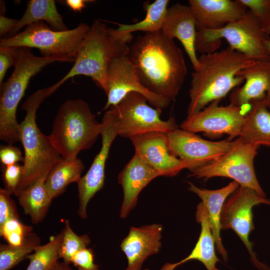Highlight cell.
<instances>
[{"instance_id": "1", "label": "cell", "mask_w": 270, "mask_h": 270, "mask_svg": "<svg viewBox=\"0 0 270 270\" xmlns=\"http://www.w3.org/2000/svg\"><path fill=\"white\" fill-rule=\"evenodd\" d=\"M128 58L142 84L172 101L188 74L182 50L160 30L140 36L129 46Z\"/></svg>"}, {"instance_id": "2", "label": "cell", "mask_w": 270, "mask_h": 270, "mask_svg": "<svg viewBox=\"0 0 270 270\" xmlns=\"http://www.w3.org/2000/svg\"><path fill=\"white\" fill-rule=\"evenodd\" d=\"M200 67L192 74L188 116L198 112L211 102L221 100L244 79L238 73L256 62L228 46L219 52L203 54Z\"/></svg>"}, {"instance_id": "3", "label": "cell", "mask_w": 270, "mask_h": 270, "mask_svg": "<svg viewBox=\"0 0 270 270\" xmlns=\"http://www.w3.org/2000/svg\"><path fill=\"white\" fill-rule=\"evenodd\" d=\"M133 38L132 33L120 32L95 20L90 26L70 71L55 84L59 88L76 76H89L106 93L107 76L112 58L128 55Z\"/></svg>"}, {"instance_id": "4", "label": "cell", "mask_w": 270, "mask_h": 270, "mask_svg": "<svg viewBox=\"0 0 270 270\" xmlns=\"http://www.w3.org/2000/svg\"><path fill=\"white\" fill-rule=\"evenodd\" d=\"M58 88L54 86L39 90L29 96L22 109L26 115L19 124L20 141L24 150L22 176L17 194L40 178H46L62 159L50 140L41 132L36 123V111L42 101Z\"/></svg>"}, {"instance_id": "5", "label": "cell", "mask_w": 270, "mask_h": 270, "mask_svg": "<svg viewBox=\"0 0 270 270\" xmlns=\"http://www.w3.org/2000/svg\"><path fill=\"white\" fill-rule=\"evenodd\" d=\"M101 130L102 124L97 122L86 102L70 100L60 106L48 136L62 158L72 160L80 151L92 146Z\"/></svg>"}, {"instance_id": "6", "label": "cell", "mask_w": 270, "mask_h": 270, "mask_svg": "<svg viewBox=\"0 0 270 270\" xmlns=\"http://www.w3.org/2000/svg\"><path fill=\"white\" fill-rule=\"evenodd\" d=\"M74 60L58 56H38L28 48H20L14 70L2 84L0 100V138L12 144L20 141L19 124L16 112L31 78L47 65Z\"/></svg>"}, {"instance_id": "7", "label": "cell", "mask_w": 270, "mask_h": 270, "mask_svg": "<svg viewBox=\"0 0 270 270\" xmlns=\"http://www.w3.org/2000/svg\"><path fill=\"white\" fill-rule=\"evenodd\" d=\"M222 38L228 42L229 46L255 62L270 60V54L265 46L266 42L270 38L269 34L262 29L248 10L241 18L222 28L197 30L196 50L202 54L214 52Z\"/></svg>"}, {"instance_id": "8", "label": "cell", "mask_w": 270, "mask_h": 270, "mask_svg": "<svg viewBox=\"0 0 270 270\" xmlns=\"http://www.w3.org/2000/svg\"><path fill=\"white\" fill-rule=\"evenodd\" d=\"M90 28L82 22L74 28L58 31L38 22L14 36L1 38L0 46L36 48L42 56L62 57L74 61Z\"/></svg>"}, {"instance_id": "9", "label": "cell", "mask_w": 270, "mask_h": 270, "mask_svg": "<svg viewBox=\"0 0 270 270\" xmlns=\"http://www.w3.org/2000/svg\"><path fill=\"white\" fill-rule=\"evenodd\" d=\"M258 147L238 137L232 141L230 148L224 155L210 164L189 170L188 176L204 180L216 176L230 178L240 186L252 188L259 196L266 198L254 168Z\"/></svg>"}, {"instance_id": "10", "label": "cell", "mask_w": 270, "mask_h": 270, "mask_svg": "<svg viewBox=\"0 0 270 270\" xmlns=\"http://www.w3.org/2000/svg\"><path fill=\"white\" fill-rule=\"evenodd\" d=\"M147 102L144 95L131 92L118 104L110 108L114 112L119 136L130 138L151 132L168 134L178 128L174 117L166 120H162V110L149 106Z\"/></svg>"}, {"instance_id": "11", "label": "cell", "mask_w": 270, "mask_h": 270, "mask_svg": "<svg viewBox=\"0 0 270 270\" xmlns=\"http://www.w3.org/2000/svg\"><path fill=\"white\" fill-rule=\"evenodd\" d=\"M260 204L270 206V200L259 196L252 188L240 186L224 204L220 214L221 230L231 229L238 236L248 249L250 260L258 270H270L258 260L252 250L253 243L249 236L254 227L252 208Z\"/></svg>"}, {"instance_id": "12", "label": "cell", "mask_w": 270, "mask_h": 270, "mask_svg": "<svg viewBox=\"0 0 270 270\" xmlns=\"http://www.w3.org/2000/svg\"><path fill=\"white\" fill-rule=\"evenodd\" d=\"M220 101L215 100L196 114L188 116L180 129L195 134L202 132L210 138L227 134L230 140L239 136L245 122L242 107L230 104L220 106Z\"/></svg>"}, {"instance_id": "13", "label": "cell", "mask_w": 270, "mask_h": 270, "mask_svg": "<svg viewBox=\"0 0 270 270\" xmlns=\"http://www.w3.org/2000/svg\"><path fill=\"white\" fill-rule=\"evenodd\" d=\"M170 152L182 160L189 170L210 164L224 155L230 148L228 138L212 142L178 128L167 134Z\"/></svg>"}, {"instance_id": "14", "label": "cell", "mask_w": 270, "mask_h": 270, "mask_svg": "<svg viewBox=\"0 0 270 270\" xmlns=\"http://www.w3.org/2000/svg\"><path fill=\"white\" fill-rule=\"evenodd\" d=\"M136 92L144 95L156 108L163 109L170 101L154 94L140 82L128 55L114 57L110 64L107 76V101L103 108L107 110L118 104L128 94Z\"/></svg>"}, {"instance_id": "15", "label": "cell", "mask_w": 270, "mask_h": 270, "mask_svg": "<svg viewBox=\"0 0 270 270\" xmlns=\"http://www.w3.org/2000/svg\"><path fill=\"white\" fill-rule=\"evenodd\" d=\"M100 135L102 146L89 170L78 183L80 218H87V206L90 200L103 187L105 179V166L112 142L118 135L114 110H107L102 118Z\"/></svg>"}, {"instance_id": "16", "label": "cell", "mask_w": 270, "mask_h": 270, "mask_svg": "<svg viewBox=\"0 0 270 270\" xmlns=\"http://www.w3.org/2000/svg\"><path fill=\"white\" fill-rule=\"evenodd\" d=\"M135 152L164 176H173L187 168L182 160L170 152L167 134L151 132L131 137Z\"/></svg>"}, {"instance_id": "17", "label": "cell", "mask_w": 270, "mask_h": 270, "mask_svg": "<svg viewBox=\"0 0 270 270\" xmlns=\"http://www.w3.org/2000/svg\"><path fill=\"white\" fill-rule=\"evenodd\" d=\"M196 30H218L241 18L247 8L239 0H190Z\"/></svg>"}, {"instance_id": "18", "label": "cell", "mask_w": 270, "mask_h": 270, "mask_svg": "<svg viewBox=\"0 0 270 270\" xmlns=\"http://www.w3.org/2000/svg\"><path fill=\"white\" fill-rule=\"evenodd\" d=\"M162 230L158 224L130 228L120 245L128 260L126 270H141L146 258L160 252Z\"/></svg>"}, {"instance_id": "19", "label": "cell", "mask_w": 270, "mask_h": 270, "mask_svg": "<svg viewBox=\"0 0 270 270\" xmlns=\"http://www.w3.org/2000/svg\"><path fill=\"white\" fill-rule=\"evenodd\" d=\"M237 75L244 79V84L232 90L230 104L242 107L247 104L262 101L270 110V60L256 62Z\"/></svg>"}, {"instance_id": "20", "label": "cell", "mask_w": 270, "mask_h": 270, "mask_svg": "<svg viewBox=\"0 0 270 270\" xmlns=\"http://www.w3.org/2000/svg\"><path fill=\"white\" fill-rule=\"evenodd\" d=\"M161 30L166 37L180 40L194 70H198L200 63L195 48L196 24L189 6L176 3L169 8Z\"/></svg>"}, {"instance_id": "21", "label": "cell", "mask_w": 270, "mask_h": 270, "mask_svg": "<svg viewBox=\"0 0 270 270\" xmlns=\"http://www.w3.org/2000/svg\"><path fill=\"white\" fill-rule=\"evenodd\" d=\"M160 174L134 152L132 159L118 175V181L123 190V200L120 216L126 218L136 206L142 190Z\"/></svg>"}, {"instance_id": "22", "label": "cell", "mask_w": 270, "mask_h": 270, "mask_svg": "<svg viewBox=\"0 0 270 270\" xmlns=\"http://www.w3.org/2000/svg\"><path fill=\"white\" fill-rule=\"evenodd\" d=\"M188 183V190L200 198L202 202L206 209L216 248L224 260L226 262L228 254L222 244L220 238V214L226 198L239 188L240 184L236 181H232L222 188L210 190L199 188L190 182Z\"/></svg>"}, {"instance_id": "23", "label": "cell", "mask_w": 270, "mask_h": 270, "mask_svg": "<svg viewBox=\"0 0 270 270\" xmlns=\"http://www.w3.org/2000/svg\"><path fill=\"white\" fill-rule=\"evenodd\" d=\"M196 220L200 224L201 231L198 240L190 254L175 263H166L160 270H175L178 266L192 260L200 262L207 270H220L216 264L220 262L215 251V242L210 229L206 209L200 202L196 206Z\"/></svg>"}, {"instance_id": "24", "label": "cell", "mask_w": 270, "mask_h": 270, "mask_svg": "<svg viewBox=\"0 0 270 270\" xmlns=\"http://www.w3.org/2000/svg\"><path fill=\"white\" fill-rule=\"evenodd\" d=\"M250 104L238 137L258 146H270V111L264 102H254Z\"/></svg>"}, {"instance_id": "25", "label": "cell", "mask_w": 270, "mask_h": 270, "mask_svg": "<svg viewBox=\"0 0 270 270\" xmlns=\"http://www.w3.org/2000/svg\"><path fill=\"white\" fill-rule=\"evenodd\" d=\"M45 21L53 30L63 31L68 30L64 23L62 17L58 12L54 0H30L26 8L8 37L14 36L24 26L34 23Z\"/></svg>"}, {"instance_id": "26", "label": "cell", "mask_w": 270, "mask_h": 270, "mask_svg": "<svg viewBox=\"0 0 270 270\" xmlns=\"http://www.w3.org/2000/svg\"><path fill=\"white\" fill-rule=\"evenodd\" d=\"M46 178H40L17 194L20 206L29 215L33 224H38L46 217L52 201L45 185Z\"/></svg>"}, {"instance_id": "27", "label": "cell", "mask_w": 270, "mask_h": 270, "mask_svg": "<svg viewBox=\"0 0 270 270\" xmlns=\"http://www.w3.org/2000/svg\"><path fill=\"white\" fill-rule=\"evenodd\" d=\"M82 162L79 158L72 160L62 159L47 176L45 185L52 199L58 197L72 182L80 181L84 169Z\"/></svg>"}, {"instance_id": "28", "label": "cell", "mask_w": 270, "mask_h": 270, "mask_svg": "<svg viewBox=\"0 0 270 270\" xmlns=\"http://www.w3.org/2000/svg\"><path fill=\"white\" fill-rule=\"evenodd\" d=\"M169 2L168 0H156L146 4V15L142 20L130 24H117L118 27L116 30L128 33L136 31L154 32L161 30L168 12Z\"/></svg>"}, {"instance_id": "29", "label": "cell", "mask_w": 270, "mask_h": 270, "mask_svg": "<svg viewBox=\"0 0 270 270\" xmlns=\"http://www.w3.org/2000/svg\"><path fill=\"white\" fill-rule=\"evenodd\" d=\"M63 232L50 237L48 242L37 246L27 257L29 264L26 270H50L59 259Z\"/></svg>"}, {"instance_id": "30", "label": "cell", "mask_w": 270, "mask_h": 270, "mask_svg": "<svg viewBox=\"0 0 270 270\" xmlns=\"http://www.w3.org/2000/svg\"><path fill=\"white\" fill-rule=\"evenodd\" d=\"M40 245V238L32 232L19 246L0 244V270H10L18 264Z\"/></svg>"}, {"instance_id": "31", "label": "cell", "mask_w": 270, "mask_h": 270, "mask_svg": "<svg viewBox=\"0 0 270 270\" xmlns=\"http://www.w3.org/2000/svg\"><path fill=\"white\" fill-rule=\"evenodd\" d=\"M62 230L63 236L59 252V258H62L64 262L70 264L74 256L90 244V239L87 234H76L72 230L68 220L65 221L64 227Z\"/></svg>"}, {"instance_id": "32", "label": "cell", "mask_w": 270, "mask_h": 270, "mask_svg": "<svg viewBox=\"0 0 270 270\" xmlns=\"http://www.w3.org/2000/svg\"><path fill=\"white\" fill-rule=\"evenodd\" d=\"M33 227L26 225L18 219H12L0 226V235L11 246L20 245L32 232Z\"/></svg>"}, {"instance_id": "33", "label": "cell", "mask_w": 270, "mask_h": 270, "mask_svg": "<svg viewBox=\"0 0 270 270\" xmlns=\"http://www.w3.org/2000/svg\"><path fill=\"white\" fill-rule=\"evenodd\" d=\"M258 20L262 29L270 34V0H239Z\"/></svg>"}, {"instance_id": "34", "label": "cell", "mask_w": 270, "mask_h": 270, "mask_svg": "<svg viewBox=\"0 0 270 270\" xmlns=\"http://www.w3.org/2000/svg\"><path fill=\"white\" fill-rule=\"evenodd\" d=\"M6 188L0 189V226L12 219H18L16 204Z\"/></svg>"}, {"instance_id": "35", "label": "cell", "mask_w": 270, "mask_h": 270, "mask_svg": "<svg viewBox=\"0 0 270 270\" xmlns=\"http://www.w3.org/2000/svg\"><path fill=\"white\" fill-rule=\"evenodd\" d=\"M23 172V166L18 164L4 167V180L6 184V189L10 194H17V188L21 180Z\"/></svg>"}, {"instance_id": "36", "label": "cell", "mask_w": 270, "mask_h": 270, "mask_svg": "<svg viewBox=\"0 0 270 270\" xmlns=\"http://www.w3.org/2000/svg\"><path fill=\"white\" fill-rule=\"evenodd\" d=\"M19 51V48L0 46V86L9 68L14 66Z\"/></svg>"}, {"instance_id": "37", "label": "cell", "mask_w": 270, "mask_h": 270, "mask_svg": "<svg viewBox=\"0 0 270 270\" xmlns=\"http://www.w3.org/2000/svg\"><path fill=\"white\" fill-rule=\"evenodd\" d=\"M94 255L91 248H84L78 252L72 257V263L78 270H100L94 262Z\"/></svg>"}, {"instance_id": "38", "label": "cell", "mask_w": 270, "mask_h": 270, "mask_svg": "<svg viewBox=\"0 0 270 270\" xmlns=\"http://www.w3.org/2000/svg\"><path fill=\"white\" fill-rule=\"evenodd\" d=\"M0 160L5 166L24 162L22 152L19 148L11 145L2 146L0 149Z\"/></svg>"}, {"instance_id": "39", "label": "cell", "mask_w": 270, "mask_h": 270, "mask_svg": "<svg viewBox=\"0 0 270 270\" xmlns=\"http://www.w3.org/2000/svg\"><path fill=\"white\" fill-rule=\"evenodd\" d=\"M18 20L8 18L3 14L0 16V36L8 34L16 26Z\"/></svg>"}, {"instance_id": "40", "label": "cell", "mask_w": 270, "mask_h": 270, "mask_svg": "<svg viewBox=\"0 0 270 270\" xmlns=\"http://www.w3.org/2000/svg\"><path fill=\"white\" fill-rule=\"evenodd\" d=\"M93 0H66V4L74 12H81L86 7V4Z\"/></svg>"}, {"instance_id": "41", "label": "cell", "mask_w": 270, "mask_h": 270, "mask_svg": "<svg viewBox=\"0 0 270 270\" xmlns=\"http://www.w3.org/2000/svg\"><path fill=\"white\" fill-rule=\"evenodd\" d=\"M50 270H72L69 264H66L64 262H60L57 261L52 268Z\"/></svg>"}, {"instance_id": "42", "label": "cell", "mask_w": 270, "mask_h": 270, "mask_svg": "<svg viewBox=\"0 0 270 270\" xmlns=\"http://www.w3.org/2000/svg\"><path fill=\"white\" fill-rule=\"evenodd\" d=\"M265 46L267 51L270 54V38L266 42Z\"/></svg>"}]
</instances>
